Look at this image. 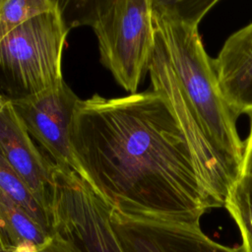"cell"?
I'll return each instance as SVG.
<instances>
[{
  "label": "cell",
  "instance_id": "6da1fadb",
  "mask_svg": "<svg viewBox=\"0 0 252 252\" xmlns=\"http://www.w3.org/2000/svg\"><path fill=\"white\" fill-rule=\"evenodd\" d=\"M70 141L80 174L122 214L199 222L207 211L220 208L158 92L80 99Z\"/></svg>",
  "mask_w": 252,
  "mask_h": 252
},
{
  "label": "cell",
  "instance_id": "7a4b0ae2",
  "mask_svg": "<svg viewBox=\"0 0 252 252\" xmlns=\"http://www.w3.org/2000/svg\"><path fill=\"white\" fill-rule=\"evenodd\" d=\"M218 0H152L154 27L182 94L213 147L238 169L243 141L237 116L222 98L214 59L205 50L199 24Z\"/></svg>",
  "mask_w": 252,
  "mask_h": 252
},
{
  "label": "cell",
  "instance_id": "3957f363",
  "mask_svg": "<svg viewBox=\"0 0 252 252\" xmlns=\"http://www.w3.org/2000/svg\"><path fill=\"white\" fill-rule=\"evenodd\" d=\"M76 25L94 30L101 63L130 94L149 71L155 50L152 0L83 1Z\"/></svg>",
  "mask_w": 252,
  "mask_h": 252
},
{
  "label": "cell",
  "instance_id": "277c9868",
  "mask_svg": "<svg viewBox=\"0 0 252 252\" xmlns=\"http://www.w3.org/2000/svg\"><path fill=\"white\" fill-rule=\"evenodd\" d=\"M69 30L59 5L0 37L4 95L29 97L64 82L62 56Z\"/></svg>",
  "mask_w": 252,
  "mask_h": 252
},
{
  "label": "cell",
  "instance_id": "5b68a950",
  "mask_svg": "<svg viewBox=\"0 0 252 252\" xmlns=\"http://www.w3.org/2000/svg\"><path fill=\"white\" fill-rule=\"evenodd\" d=\"M112 209L79 172L55 164L53 234L83 252H122L111 226Z\"/></svg>",
  "mask_w": 252,
  "mask_h": 252
},
{
  "label": "cell",
  "instance_id": "8992f818",
  "mask_svg": "<svg viewBox=\"0 0 252 252\" xmlns=\"http://www.w3.org/2000/svg\"><path fill=\"white\" fill-rule=\"evenodd\" d=\"M149 72L153 90L169 101L188 140L201 179L220 207H224L227 193L239 175V169L223 158L210 143L187 104L167 59L163 44L155 30V50Z\"/></svg>",
  "mask_w": 252,
  "mask_h": 252
},
{
  "label": "cell",
  "instance_id": "52a82bcc",
  "mask_svg": "<svg viewBox=\"0 0 252 252\" xmlns=\"http://www.w3.org/2000/svg\"><path fill=\"white\" fill-rule=\"evenodd\" d=\"M10 100L29 134L52 161L59 167L80 173L70 141L73 116L80 98L66 83L32 96Z\"/></svg>",
  "mask_w": 252,
  "mask_h": 252
},
{
  "label": "cell",
  "instance_id": "ba28073f",
  "mask_svg": "<svg viewBox=\"0 0 252 252\" xmlns=\"http://www.w3.org/2000/svg\"><path fill=\"white\" fill-rule=\"evenodd\" d=\"M110 221L122 252H244L211 239L199 222L134 217L114 209Z\"/></svg>",
  "mask_w": 252,
  "mask_h": 252
},
{
  "label": "cell",
  "instance_id": "9c48e42d",
  "mask_svg": "<svg viewBox=\"0 0 252 252\" xmlns=\"http://www.w3.org/2000/svg\"><path fill=\"white\" fill-rule=\"evenodd\" d=\"M0 150L16 174L51 213L55 163L32 142L9 97L0 98Z\"/></svg>",
  "mask_w": 252,
  "mask_h": 252
},
{
  "label": "cell",
  "instance_id": "30bf717a",
  "mask_svg": "<svg viewBox=\"0 0 252 252\" xmlns=\"http://www.w3.org/2000/svg\"><path fill=\"white\" fill-rule=\"evenodd\" d=\"M214 68L220 94L232 112L252 120V22L231 33Z\"/></svg>",
  "mask_w": 252,
  "mask_h": 252
},
{
  "label": "cell",
  "instance_id": "8fae6325",
  "mask_svg": "<svg viewBox=\"0 0 252 252\" xmlns=\"http://www.w3.org/2000/svg\"><path fill=\"white\" fill-rule=\"evenodd\" d=\"M53 235L30 215L0 194V243L1 252L21 245L42 246Z\"/></svg>",
  "mask_w": 252,
  "mask_h": 252
},
{
  "label": "cell",
  "instance_id": "7c38bea8",
  "mask_svg": "<svg viewBox=\"0 0 252 252\" xmlns=\"http://www.w3.org/2000/svg\"><path fill=\"white\" fill-rule=\"evenodd\" d=\"M0 194L10 199L53 235L52 215L38 201L30 188L16 174L8 162L0 157Z\"/></svg>",
  "mask_w": 252,
  "mask_h": 252
},
{
  "label": "cell",
  "instance_id": "4fadbf2b",
  "mask_svg": "<svg viewBox=\"0 0 252 252\" xmlns=\"http://www.w3.org/2000/svg\"><path fill=\"white\" fill-rule=\"evenodd\" d=\"M224 208L235 221L244 252H252V174L240 173L231 185Z\"/></svg>",
  "mask_w": 252,
  "mask_h": 252
},
{
  "label": "cell",
  "instance_id": "5bb4252c",
  "mask_svg": "<svg viewBox=\"0 0 252 252\" xmlns=\"http://www.w3.org/2000/svg\"><path fill=\"white\" fill-rule=\"evenodd\" d=\"M60 5L55 0H1L0 37L34 17Z\"/></svg>",
  "mask_w": 252,
  "mask_h": 252
},
{
  "label": "cell",
  "instance_id": "9a60e30c",
  "mask_svg": "<svg viewBox=\"0 0 252 252\" xmlns=\"http://www.w3.org/2000/svg\"><path fill=\"white\" fill-rule=\"evenodd\" d=\"M37 252H83L71 241L54 233L50 240L42 245Z\"/></svg>",
  "mask_w": 252,
  "mask_h": 252
},
{
  "label": "cell",
  "instance_id": "2e32d148",
  "mask_svg": "<svg viewBox=\"0 0 252 252\" xmlns=\"http://www.w3.org/2000/svg\"><path fill=\"white\" fill-rule=\"evenodd\" d=\"M240 173L252 174V120H250L249 133L243 141V154L239 167Z\"/></svg>",
  "mask_w": 252,
  "mask_h": 252
}]
</instances>
